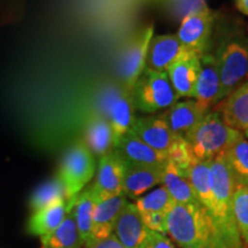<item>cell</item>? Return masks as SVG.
Here are the masks:
<instances>
[{
    "label": "cell",
    "instance_id": "obj_18",
    "mask_svg": "<svg viewBox=\"0 0 248 248\" xmlns=\"http://www.w3.org/2000/svg\"><path fill=\"white\" fill-rule=\"evenodd\" d=\"M229 126L243 133L248 129V80L214 108Z\"/></svg>",
    "mask_w": 248,
    "mask_h": 248
},
{
    "label": "cell",
    "instance_id": "obj_6",
    "mask_svg": "<svg viewBox=\"0 0 248 248\" xmlns=\"http://www.w3.org/2000/svg\"><path fill=\"white\" fill-rule=\"evenodd\" d=\"M153 36V26L144 28L129 40L121 54L119 62L121 86L128 92L132 93L139 77L146 69L148 47Z\"/></svg>",
    "mask_w": 248,
    "mask_h": 248
},
{
    "label": "cell",
    "instance_id": "obj_33",
    "mask_svg": "<svg viewBox=\"0 0 248 248\" xmlns=\"http://www.w3.org/2000/svg\"><path fill=\"white\" fill-rule=\"evenodd\" d=\"M146 248H177L172 240L167 237L166 234L157 233V232L152 231L151 238L148 240Z\"/></svg>",
    "mask_w": 248,
    "mask_h": 248
},
{
    "label": "cell",
    "instance_id": "obj_7",
    "mask_svg": "<svg viewBox=\"0 0 248 248\" xmlns=\"http://www.w3.org/2000/svg\"><path fill=\"white\" fill-rule=\"evenodd\" d=\"M217 59L222 83V101L248 80V43L240 39L230 40Z\"/></svg>",
    "mask_w": 248,
    "mask_h": 248
},
{
    "label": "cell",
    "instance_id": "obj_16",
    "mask_svg": "<svg viewBox=\"0 0 248 248\" xmlns=\"http://www.w3.org/2000/svg\"><path fill=\"white\" fill-rule=\"evenodd\" d=\"M164 164L160 166H128L123 178V194L130 199H138L154 186L162 183Z\"/></svg>",
    "mask_w": 248,
    "mask_h": 248
},
{
    "label": "cell",
    "instance_id": "obj_28",
    "mask_svg": "<svg viewBox=\"0 0 248 248\" xmlns=\"http://www.w3.org/2000/svg\"><path fill=\"white\" fill-rule=\"evenodd\" d=\"M173 203L171 195L163 185L139 197L135 202L140 215L148 213H168Z\"/></svg>",
    "mask_w": 248,
    "mask_h": 248
},
{
    "label": "cell",
    "instance_id": "obj_21",
    "mask_svg": "<svg viewBox=\"0 0 248 248\" xmlns=\"http://www.w3.org/2000/svg\"><path fill=\"white\" fill-rule=\"evenodd\" d=\"M68 212V201L61 199L44 209L32 213L28 222L27 232L31 235H39L40 238L46 237L60 226Z\"/></svg>",
    "mask_w": 248,
    "mask_h": 248
},
{
    "label": "cell",
    "instance_id": "obj_26",
    "mask_svg": "<svg viewBox=\"0 0 248 248\" xmlns=\"http://www.w3.org/2000/svg\"><path fill=\"white\" fill-rule=\"evenodd\" d=\"M224 157L235 184L248 187V140L244 135L226 150Z\"/></svg>",
    "mask_w": 248,
    "mask_h": 248
},
{
    "label": "cell",
    "instance_id": "obj_10",
    "mask_svg": "<svg viewBox=\"0 0 248 248\" xmlns=\"http://www.w3.org/2000/svg\"><path fill=\"white\" fill-rule=\"evenodd\" d=\"M124 171L125 163L115 151L99 159L95 181L90 186L98 202L123 193Z\"/></svg>",
    "mask_w": 248,
    "mask_h": 248
},
{
    "label": "cell",
    "instance_id": "obj_27",
    "mask_svg": "<svg viewBox=\"0 0 248 248\" xmlns=\"http://www.w3.org/2000/svg\"><path fill=\"white\" fill-rule=\"evenodd\" d=\"M61 199L67 200V194L63 183L58 175L40 184L32 192L29 199V207L31 212L36 213Z\"/></svg>",
    "mask_w": 248,
    "mask_h": 248
},
{
    "label": "cell",
    "instance_id": "obj_11",
    "mask_svg": "<svg viewBox=\"0 0 248 248\" xmlns=\"http://www.w3.org/2000/svg\"><path fill=\"white\" fill-rule=\"evenodd\" d=\"M222 83L219 76L218 59L213 54H202L200 58V73L195 86L194 100L203 113L221 101Z\"/></svg>",
    "mask_w": 248,
    "mask_h": 248
},
{
    "label": "cell",
    "instance_id": "obj_4",
    "mask_svg": "<svg viewBox=\"0 0 248 248\" xmlns=\"http://www.w3.org/2000/svg\"><path fill=\"white\" fill-rule=\"evenodd\" d=\"M95 168V156L84 141L76 142L64 154L59 169V177L66 188L69 210L73 208L77 195L94 176Z\"/></svg>",
    "mask_w": 248,
    "mask_h": 248
},
{
    "label": "cell",
    "instance_id": "obj_12",
    "mask_svg": "<svg viewBox=\"0 0 248 248\" xmlns=\"http://www.w3.org/2000/svg\"><path fill=\"white\" fill-rule=\"evenodd\" d=\"M151 233L136 204L126 202L114 226L116 239L124 248H146Z\"/></svg>",
    "mask_w": 248,
    "mask_h": 248
},
{
    "label": "cell",
    "instance_id": "obj_22",
    "mask_svg": "<svg viewBox=\"0 0 248 248\" xmlns=\"http://www.w3.org/2000/svg\"><path fill=\"white\" fill-rule=\"evenodd\" d=\"M175 203H199L192 187L188 173L179 170L175 164L167 160L161 183Z\"/></svg>",
    "mask_w": 248,
    "mask_h": 248
},
{
    "label": "cell",
    "instance_id": "obj_17",
    "mask_svg": "<svg viewBox=\"0 0 248 248\" xmlns=\"http://www.w3.org/2000/svg\"><path fill=\"white\" fill-rule=\"evenodd\" d=\"M200 55L188 52L178 59L167 71L178 98L194 97L200 73Z\"/></svg>",
    "mask_w": 248,
    "mask_h": 248
},
{
    "label": "cell",
    "instance_id": "obj_15",
    "mask_svg": "<svg viewBox=\"0 0 248 248\" xmlns=\"http://www.w3.org/2000/svg\"><path fill=\"white\" fill-rule=\"evenodd\" d=\"M114 151L128 166H160L167 162L164 155L151 148L131 131H128L119 139Z\"/></svg>",
    "mask_w": 248,
    "mask_h": 248
},
{
    "label": "cell",
    "instance_id": "obj_25",
    "mask_svg": "<svg viewBox=\"0 0 248 248\" xmlns=\"http://www.w3.org/2000/svg\"><path fill=\"white\" fill-rule=\"evenodd\" d=\"M98 201L93 197L91 187L85 188L77 195L74 202L73 210L75 214L76 224L78 228L80 240L84 245L93 238L92 226H93V214H94L95 204Z\"/></svg>",
    "mask_w": 248,
    "mask_h": 248
},
{
    "label": "cell",
    "instance_id": "obj_14",
    "mask_svg": "<svg viewBox=\"0 0 248 248\" xmlns=\"http://www.w3.org/2000/svg\"><path fill=\"white\" fill-rule=\"evenodd\" d=\"M186 53H188V51L181 44L176 33L153 36L148 47L146 69L167 73L169 68Z\"/></svg>",
    "mask_w": 248,
    "mask_h": 248
},
{
    "label": "cell",
    "instance_id": "obj_35",
    "mask_svg": "<svg viewBox=\"0 0 248 248\" xmlns=\"http://www.w3.org/2000/svg\"><path fill=\"white\" fill-rule=\"evenodd\" d=\"M243 135L245 136V137H247V138H248V129L246 130V131H244V132H243Z\"/></svg>",
    "mask_w": 248,
    "mask_h": 248
},
{
    "label": "cell",
    "instance_id": "obj_19",
    "mask_svg": "<svg viewBox=\"0 0 248 248\" xmlns=\"http://www.w3.org/2000/svg\"><path fill=\"white\" fill-rule=\"evenodd\" d=\"M206 115L198 106L195 100L177 101L169 109L164 110L161 117L168 124L169 129L177 137L185 138V136L200 122Z\"/></svg>",
    "mask_w": 248,
    "mask_h": 248
},
{
    "label": "cell",
    "instance_id": "obj_34",
    "mask_svg": "<svg viewBox=\"0 0 248 248\" xmlns=\"http://www.w3.org/2000/svg\"><path fill=\"white\" fill-rule=\"evenodd\" d=\"M234 5L240 13L248 16V0H234Z\"/></svg>",
    "mask_w": 248,
    "mask_h": 248
},
{
    "label": "cell",
    "instance_id": "obj_24",
    "mask_svg": "<svg viewBox=\"0 0 248 248\" xmlns=\"http://www.w3.org/2000/svg\"><path fill=\"white\" fill-rule=\"evenodd\" d=\"M40 240L42 248H82L83 244L73 208L68 212L66 218L57 230L46 237H42Z\"/></svg>",
    "mask_w": 248,
    "mask_h": 248
},
{
    "label": "cell",
    "instance_id": "obj_8",
    "mask_svg": "<svg viewBox=\"0 0 248 248\" xmlns=\"http://www.w3.org/2000/svg\"><path fill=\"white\" fill-rule=\"evenodd\" d=\"M101 113L109 122L114 132L115 144L131 129L135 121V104L132 93L122 86H111L102 93L100 99ZM114 144V146H115Z\"/></svg>",
    "mask_w": 248,
    "mask_h": 248
},
{
    "label": "cell",
    "instance_id": "obj_2",
    "mask_svg": "<svg viewBox=\"0 0 248 248\" xmlns=\"http://www.w3.org/2000/svg\"><path fill=\"white\" fill-rule=\"evenodd\" d=\"M167 234L179 248H213L212 223L200 203H173Z\"/></svg>",
    "mask_w": 248,
    "mask_h": 248
},
{
    "label": "cell",
    "instance_id": "obj_30",
    "mask_svg": "<svg viewBox=\"0 0 248 248\" xmlns=\"http://www.w3.org/2000/svg\"><path fill=\"white\" fill-rule=\"evenodd\" d=\"M167 160L170 161L179 170L186 173L190 171L191 166L195 161L187 142H186L185 138L183 137H177V139H176L175 144L172 145L171 150L169 152Z\"/></svg>",
    "mask_w": 248,
    "mask_h": 248
},
{
    "label": "cell",
    "instance_id": "obj_31",
    "mask_svg": "<svg viewBox=\"0 0 248 248\" xmlns=\"http://www.w3.org/2000/svg\"><path fill=\"white\" fill-rule=\"evenodd\" d=\"M167 216L168 213H148L141 215L145 225L151 231L167 235Z\"/></svg>",
    "mask_w": 248,
    "mask_h": 248
},
{
    "label": "cell",
    "instance_id": "obj_13",
    "mask_svg": "<svg viewBox=\"0 0 248 248\" xmlns=\"http://www.w3.org/2000/svg\"><path fill=\"white\" fill-rule=\"evenodd\" d=\"M129 131L166 157L177 139L161 116L136 117Z\"/></svg>",
    "mask_w": 248,
    "mask_h": 248
},
{
    "label": "cell",
    "instance_id": "obj_23",
    "mask_svg": "<svg viewBox=\"0 0 248 248\" xmlns=\"http://www.w3.org/2000/svg\"><path fill=\"white\" fill-rule=\"evenodd\" d=\"M84 142L94 156H101L114 151V132L104 116L94 117L86 128Z\"/></svg>",
    "mask_w": 248,
    "mask_h": 248
},
{
    "label": "cell",
    "instance_id": "obj_5",
    "mask_svg": "<svg viewBox=\"0 0 248 248\" xmlns=\"http://www.w3.org/2000/svg\"><path fill=\"white\" fill-rule=\"evenodd\" d=\"M132 98L135 108L146 114L169 109L179 99L168 74L150 69H145L139 77Z\"/></svg>",
    "mask_w": 248,
    "mask_h": 248
},
{
    "label": "cell",
    "instance_id": "obj_29",
    "mask_svg": "<svg viewBox=\"0 0 248 248\" xmlns=\"http://www.w3.org/2000/svg\"><path fill=\"white\" fill-rule=\"evenodd\" d=\"M232 209L241 240L248 247V187L237 186L232 199Z\"/></svg>",
    "mask_w": 248,
    "mask_h": 248
},
{
    "label": "cell",
    "instance_id": "obj_32",
    "mask_svg": "<svg viewBox=\"0 0 248 248\" xmlns=\"http://www.w3.org/2000/svg\"><path fill=\"white\" fill-rule=\"evenodd\" d=\"M83 248H124L122 244L116 239L114 234L105 239H97V238H91L88 243L83 245Z\"/></svg>",
    "mask_w": 248,
    "mask_h": 248
},
{
    "label": "cell",
    "instance_id": "obj_1",
    "mask_svg": "<svg viewBox=\"0 0 248 248\" xmlns=\"http://www.w3.org/2000/svg\"><path fill=\"white\" fill-rule=\"evenodd\" d=\"M210 178L212 195L200 204L212 223L213 248H243L244 243L232 209V199L238 185L224 154L210 161Z\"/></svg>",
    "mask_w": 248,
    "mask_h": 248
},
{
    "label": "cell",
    "instance_id": "obj_20",
    "mask_svg": "<svg viewBox=\"0 0 248 248\" xmlns=\"http://www.w3.org/2000/svg\"><path fill=\"white\" fill-rule=\"evenodd\" d=\"M126 202H128L126 197L122 193L102 200L95 204L92 226L93 238L105 239L113 234L117 217Z\"/></svg>",
    "mask_w": 248,
    "mask_h": 248
},
{
    "label": "cell",
    "instance_id": "obj_3",
    "mask_svg": "<svg viewBox=\"0 0 248 248\" xmlns=\"http://www.w3.org/2000/svg\"><path fill=\"white\" fill-rule=\"evenodd\" d=\"M241 135L224 122L218 111L210 110L185 136V140L194 160L212 161L224 154Z\"/></svg>",
    "mask_w": 248,
    "mask_h": 248
},
{
    "label": "cell",
    "instance_id": "obj_9",
    "mask_svg": "<svg viewBox=\"0 0 248 248\" xmlns=\"http://www.w3.org/2000/svg\"><path fill=\"white\" fill-rule=\"evenodd\" d=\"M213 14L206 5L186 14L178 28L177 38L186 51L202 55L212 33Z\"/></svg>",
    "mask_w": 248,
    "mask_h": 248
}]
</instances>
